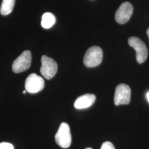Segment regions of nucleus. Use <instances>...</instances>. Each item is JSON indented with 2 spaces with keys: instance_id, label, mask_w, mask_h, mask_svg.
<instances>
[{
  "instance_id": "3",
  "label": "nucleus",
  "mask_w": 149,
  "mask_h": 149,
  "mask_svg": "<svg viewBox=\"0 0 149 149\" xmlns=\"http://www.w3.org/2000/svg\"><path fill=\"white\" fill-rule=\"evenodd\" d=\"M129 45L133 48L136 52V59L139 64H142L148 58V49L140 39L136 37H132L128 39Z\"/></svg>"
},
{
  "instance_id": "1",
  "label": "nucleus",
  "mask_w": 149,
  "mask_h": 149,
  "mask_svg": "<svg viewBox=\"0 0 149 149\" xmlns=\"http://www.w3.org/2000/svg\"><path fill=\"white\" fill-rule=\"evenodd\" d=\"M103 59V51L97 46L87 49L84 58V64L88 68H94L100 65Z\"/></svg>"
},
{
  "instance_id": "16",
  "label": "nucleus",
  "mask_w": 149,
  "mask_h": 149,
  "mask_svg": "<svg viewBox=\"0 0 149 149\" xmlns=\"http://www.w3.org/2000/svg\"><path fill=\"white\" fill-rule=\"evenodd\" d=\"M23 94H25V93H26V90L23 91Z\"/></svg>"
},
{
  "instance_id": "5",
  "label": "nucleus",
  "mask_w": 149,
  "mask_h": 149,
  "mask_svg": "<svg viewBox=\"0 0 149 149\" xmlns=\"http://www.w3.org/2000/svg\"><path fill=\"white\" fill-rule=\"evenodd\" d=\"M42 66L40 73L47 80L53 78L58 71V64L51 58L46 55H43L41 58Z\"/></svg>"
},
{
  "instance_id": "4",
  "label": "nucleus",
  "mask_w": 149,
  "mask_h": 149,
  "mask_svg": "<svg viewBox=\"0 0 149 149\" xmlns=\"http://www.w3.org/2000/svg\"><path fill=\"white\" fill-rule=\"evenodd\" d=\"M32 54L29 50H25L14 61L12 69L14 72L20 73L29 69L31 65Z\"/></svg>"
},
{
  "instance_id": "7",
  "label": "nucleus",
  "mask_w": 149,
  "mask_h": 149,
  "mask_svg": "<svg viewBox=\"0 0 149 149\" xmlns=\"http://www.w3.org/2000/svg\"><path fill=\"white\" fill-rule=\"evenodd\" d=\"M44 84V81L42 77L33 73L29 74L26 80L25 88L29 93H36L43 90Z\"/></svg>"
},
{
  "instance_id": "15",
  "label": "nucleus",
  "mask_w": 149,
  "mask_h": 149,
  "mask_svg": "<svg viewBox=\"0 0 149 149\" xmlns=\"http://www.w3.org/2000/svg\"><path fill=\"white\" fill-rule=\"evenodd\" d=\"M147 34H148V36L149 38V28L147 29Z\"/></svg>"
},
{
  "instance_id": "17",
  "label": "nucleus",
  "mask_w": 149,
  "mask_h": 149,
  "mask_svg": "<svg viewBox=\"0 0 149 149\" xmlns=\"http://www.w3.org/2000/svg\"><path fill=\"white\" fill-rule=\"evenodd\" d=\"M85 149H92V148H86Z\"/></svg>"
},
{
  "instance_id": "11",
  "label": "nucleus",
  "mask_w": 149,
  "mask_h": 149,
  "mask_svg": "<svg viewBox=\"0 0 149 149\" xmlns=\"http://www.w3.org/2000/svg\"><path fill=\"white\" fill-rule=\"evenodd\" d=\"M16 0H3L0 8L1 15L6 16L13 11Z\"/></svg>"
},
{
  "instance_id": "8",
  "label": "nucleus",
  "mask_w": 149,
  "mask_h": 149,
  "mask_svg": "<svg viewBox=\"0 0 149 149\" xmlns=\"http://www.w3.org/2000/svg\"><path fill=\"white\" fill-rule=\"evenodd\" d=\"M133 12V7L128 2H123L115 14V19L118 23L123 24L130 19Z\"/></svg>"
},
{
  "instance_id": "9",
  "label": "nucleus",
  "mask_w": 149,
  "mask_h": 149,
  "mask_svg": "<svg viewBox=\"0 0 149 149\" xmlns=\"http://www.w3.org/2000/svg\"><path fill=\"white\" fill-rule=\"evenodd\" d=\"M96 101V96L93 94H85L79 97L74 101L75 108L81 109L91 106Z\"/></svg>"
},
{
  "instance_id": "13",
  "label": "nucleus",
  "mask_w": 149,
  "mask_h": 149,
  "mask_svg": "<svg viewBox=\"0 0 149 149\" xmlns=\"http://www.w3.org/2000/svg\"><path fill=\"white\" fill-rule=\"evenodd\" d=\"M0 149H14V147L11 143L2 142L0 143Z\"/></svg>"
},
{
  "instance_id": "6",
  "label": "nucleus",
  "mask_w": 149,
  "mask_h": 149,
  "mask_svg": "<svg viewBox=\"0 0 149 149\" xmlns=\"http://www.w3.org/2000/svg\"><path fill=\"white\" fill-rule=\"evenodd\" d=\"M130 97L131 90L129 86L122 84L117 86L114 97V102L116 106L128 104L130 101Z\"/></svg>"
},
{
  "instance_id": "10",
  "label": "nucleus",
  "mask_w": 149,
  "mask_h": 149,
  "mask_svg": "<svg viewBox=\"0 0 149 149\" xmlns=\"http://www.w3.org/2000/svg\"><path fill=\"white\" fill-rule=\"evenodd\" d=\"M55 22L56 18L53 14L50 12H46L42 16L41 25L44 28L49 29L53 26Z\"/></svg>"
},
{
  "instance_id": "14",
  "label": "nucleus",
  "mask_w": 149,
  "mask_h": 149,
  "mask_svg": "<svg viewBox=\"0 0 149 149\" xmlns=\"http://www.w3.org/2000/svg\"><path fill=\"white\" fill-rule=\"evenodd\" d=\"M146 98H147V100H148V101L149 102V92H148L147 94H146Z\"/></svg>"
},
{
  "instance_id": "2",
  "label": "nucleus",
  "mask_w": 149,
  "mask_h": 149,
  "mask_svg": "<svg viewBox=\"0 0 149 149\" xmlns=\"http://www.w3.org/2000/svg\"><path fill=\"white\" fill-rule=\"evenodd\" d=\"M56 143L62 148H68L71 144L72 139L68 124L62 123L55 136Z\"/></svg>"
},
{
  "instance_id": "12",
  "label": "nucleus",
  "mask_w": 149,
  "mask_h": 149,
  "mask_svg": "<svg viewBox=\"0 0 149 149\" xmlns=\"http://www.w3.org/2000/svg\"><path fill=\"white\" fill-rule=\"evenodd\" d=\"M101 149H115V148L112 143L106 141L102 145Z\"/></svg>"
}]
</instances>
